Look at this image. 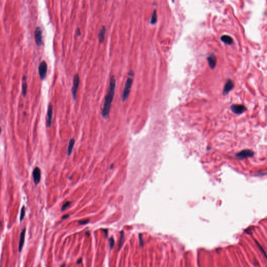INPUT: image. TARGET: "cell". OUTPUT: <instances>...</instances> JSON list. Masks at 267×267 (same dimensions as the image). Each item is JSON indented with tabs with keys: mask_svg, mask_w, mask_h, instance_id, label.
Returning a JSON list of instances; mask_svg holds the SVG:
<instances>
[{
	"mask_svg": "<svg viewBox=\"0 0 267 267\" xmlns=\"http://www.w3.org/2000/svg\"><path fill=\"white\" fill-rule=\"evenodd\" d=\"M116 88V80L115 77L111 76L110 80L109 89L107 94L105 98L101 114L103 118L107 120L108 118L111 109V104L113 100Z\"/></svg>",
	"mask_w": 267,
	"mask_h": 267,
	"instance_id": "6da1fadb",
	"label": "cell"
},
{
	"mask_svg": "<svg viewBox=\"0 0 267 267\" xmlns=\"http://www.w3.org/2000/svg\"><path fill=\"white\" fill-rule=\"evenodd\" d=\"M128 75H129V77L126 80V82L125 83V87L124 88V90L122 93V99L123 102L125 101L127 99L129 94V93H130V89H131V87L132 84V81H133L132 77L134 76V72H132V71H130L129 72Z\"/></svg>",
	"mask_w": 267,
	"mask_h": 267,
	"instance_id": "7a4b0ae2",
	"label": "cell"
},
{
	"mask_svg": "<svg viewBox=\"0 0 267 267\" xmlns=\"http://www.w3.org/2000/svg\"><path fill=\"white\" fill-rule=\"evenodd\" d=\"M80 83V78L78 74H76L74 77L73 84L71 89V92L72 94V97L74 101H76L77 99V93L79 88Z\"/></svg>",
	"mask_w": 267,
	"mask_h": 267,
	"instance_id": "3957f363",
	"label": "cell"
},
{
	"mask_svg": "<svg viewBox=\"0 0 267 267\" xmlns=\"http://www.w3.org/2000/svg\"><path fill=\"white\" fill-rule=\"evenodd\" d=\"M48 72V65L46 61H42L38 66V73L40 79L44 80L46 77Z\"/></svg>",
	"mask_w": 267,
	"mask_h": 267,
	"instance_id": "277c9868",
	"label": "cell"
},
{
	"mask_svg": "<svg viewBox=\"0 0 267 267\" xmlns=\"http://www.w3.org/2000/svg\"><path fill=\"white\" fill-rule=\"evenodd\" d=\"M35 39L36 44L39 47L43 46V43L42 40V31L40 27H38L35 32Z\"/></svg>",
	"mask_w": 267,
	"mask_h": 267,
	"instance_id": "5b68a950",
	"label": "cell"
},
{
	"mask_svg": "<svg viewBox=\"0 0 267 267\" xmlns=\"http://www.w3.org/2000/svg\"><path fill=\"white\" fill-rule=\"evenodd\" d=\"M254 155V152L251 150L245 149L241 151L239 153L236 154L235 156L236 158L241 159H244L248 158L253 157Z\"/></svg>",
	"mask_w": 267,
	"mask_h": 267,
	"instance_id": "8992f818",
	"label": "cell"
},
{
	"mask_svg": "<svg viewBox=\"0 0 267 267\" xmlns=\"http://www.w3.org/2000/svg\"><path fill=\"white\" fill-rule=\"evenodd\" d=\"M231 110L232 112L237 115H240L246 112L247 109L244 105H233L231 106Z\"/></svg>",
	"mask_w": 267,
	"mask_h": 267,
	"instance_id": "52a82bcc",
	"label": "cell"
},
{
	"mask_svg": "<svg viewBox=\"0 0 267 267\" xmlns=\"http://www.w3.org/2000/svg\"><path fill=\"white\" fill-rule=\"evenodd\" d=\"M53 106L51 103H50L48 106V112H47V116L46 118V125L48 128H49L51 127V124H52V117H53Z\"/></svg>",
	"mask_w": 267,
	"mask_h": 267,
	"instance_id": "ba28073f",
	"label": "cell"
},
{
	"mask_svg": "<svg viewBox=\"0 0 267 267\" xmlns=\"http://www.w3.org/2000/svg\"><path fill=\"white\" fill-rule=\"evenodd\" d=\"M32 175L34 183L36 185L38 184L41 180V171L38 167H36L34 169Z\"/></svg>",
	"mask_w": 267,
	"mask_h": 267,
	"instance_id": "9c48e42d",
	"label": "cell"
},
{
	"mask_svg": "<svg viewBox=\"0 0 267 267\" xmlns=\"http://www.w3.org/2000/svg\"><path fill=\"white\" fill-rule=\"evenodd\" d=\"M234 84L233 81L231 79H228L226 83L223 90V94L224 95H227L234 88Z\"/></svg>",
	"mask_w": 267,
	"mask_h": 267,
	"instance_id": "30bf717a",
	"label": "cell"
},
{
	"mask_svg": "<svg viewBox=\"0 0 267 267\" xmlns=\"http://www.w3.org/2000/svg\"><path fill=\"white\" fill-rule=\"evenodd\" d=\"M207 61H208V63L209 67L211 69L213 70L215 68H216V65H217V60L216 56H215L213 54H211L210 55H209L208 57Z\"/></svg>",
	"mask_w": 267,
	"mask_h": 267,
	"instance_id": "8fae6325",
	"label": "cell"
},
{
	"mask_svg": "<svg viewBox=\"0 0 267 267\" xmlns=\"http://www.w3.org/2000/svg\"><path fill=\"white\" fill-rule=\"evenodd\" d=\"M25 233H26V228H24V229L20 233V239H19V252L20 253L22 249H23L24 242H25Z\"/></svg>",
	"mask_w": 267,
	"mask_h": 267,
	"instance_id": "7c38bea8",
	"label": "cell"
},
{
	"mask_svg": "<svg viewBox=\"0 0 267 267\" xmlns=\"http://www.w3.org/2000/svg\"><path fill=\"white\" fill-rule=\"evenodd\" d=\"M21 89H22V94L23 96L25 98L26 94H27V83L26 82V77L24 76L23 78V81H22V85H21Z\"/></svg>",
	"mask_w": 267,
	"mask_h": 267,
	"instance_id": "4fadbf2b",
	"label": "cell"
},
{
	"mask_svg": "<svg viewBox=\"0 0 267 267\" xmlns=\"http://www.w3.org/2000/svg\"><path fill=\"white\" fill-rule=\"evenodd\" d=\"M221 40L222 42H223L224 43L227 44V45H231V44L233 43V39L230 36L227 35L222 36L221 38Z\"/></svg>",
	"mask_w": 267,
	"mask_h": 267,
	"instance_id": "5bb4252c",
	"label": "cell"
},
{
	"mask_svg": "<svg viewBox=\"0 0 267 267\" xmlns=\"http://www.w3.org/2000/svg\"><path fill=\"white\" fill-rule=\"evenodd\" d=\"M106 32V27L105 26H103L102 28L101 29V30L99 34V36H98L99 40L100 43H103L104 40H105Z\"/></svg>",
	"mask_w": 267,
	"mask_h": 267,
	"instance_id": "9a60e30c",
	"label": "cell"
},
{
	"mask_svg": "<svg viewBox=\"0 0 267 267\" xmlns=\"http://www.w3.org/2000/svg\"><path fill=\"white\" fill-rule=\"evenodd\" d=\"M75 140L74 138H72L70 139L69 145H68V152H67L68 156H70V155L72 154L74 146V145H75Z\"/></svg>",
	"mask_w": 267,
	"mask_h": 267,
	"instance_id": "2e32d148",
	"label": "cell"
},
{
	"mask_svg": "<svg viewBox=\"0 0 267 267\" xmlns=\"http://www.w3.org/2000/svg\"><path fill=\"white\" fill-rule=\"evenodd\" d=\"M157 14L156 11L154 10L152 13L151 17L150 23L151 24L154 25L157 23Z\"/></svg>",
	"mask_w": 267,
	"mask_h": 267,
	"instance_id": "e0dca14e",
	"label": "cell"
},
{
	"mask_svg": "<svg viewBox=\"0 0 267 267\" xmlns=\"http://www.w3.org/2000/svg\"><path fill=\"white\" fill-rule=\"evenodd\" d=\"M25 213H26V209L24 206L22 207L21 210V213H20V221L21 222L24 219V217L25 216Z\"/></svg>",
	"mask_w": 267,
	"mask_h": 267,
	"instance_id": "ac0fdd59",
	"label": "cell"
},
{
	"mask_svg": "<svg viewBox=\"0 0 267 267\" xmlns=\"http://www.w3.org/2000/svg\"><path fill=\"white\" fill-rule=\"evenodd\" d=\"M71 204V203L70 202H67L66 203H65L62 206V208H61V211H64V210L67 208L69 207L70 206Z\"/></svg>",
	"mask_w": 267,
	"mask_h": 267,
	"instance_id": "d6986e66",
	"label": "cell"
},
{
	"mask_svg": "<svg viewBox=\"0 0 267 267\" xmlns=\"http://www.w3.org/2000/svg\"><path fill=\"white\" fill-rule=\"evenodd\" d=\"M109 242H110V248L112 249V248H113V246L114 245V239H113V237H111V238L109 240Z\"/></svg>",
	"mask_w": 267,
	"mask_h": 267,
	"instance_id": "ffe728a7",
	"label": "cell"
},
{
	"mask_svg": "<svg viewBox=\"0 0 267 267\" xmlns=\"http://www.w3.org/2000/svg\"><path fill=\"white\" fill-rule=\"evenodd\" d=\"M89 222V219L86 220H81V221H79L78 223H79V224H80V225H85V224H86L87 223H88Z\"/></svg>",
	"mask_w": 267,
	"mask_h": 267,
	"instance_id": "44dd1931",
	"label": "cell"
},
{
	"mask_svg": "<svg viewBox=\"0 0 267 267\" xmlns=\"http://www.w3.org/2000/svg\"><path fill=\"white\" fill-rule=\"evenodd\" d=\"M123 240H124V233H123V232H121V239H120V248H119V249L121 248V247H122V245L123 244Z\"/></svg>",
	"mask_w": 267,
	"mask_h": 267,
	"instance_id": "7402d4cb",
	"label": "cell"
},
{
	"mask_svg": "<svg viewBox=\"0 0 267 267\" xmlns=\"http://www.w3.org/2000/svg\"><path fill=\"white\" fill-rule=\"evenodd\" d=\"M257 245H258V247H259V248H260V250H261V251H262V253H263V255H264V256L265 257V258H267V256H266V254L265 253V252H264V250H263V249H262V247H261V246L260 245H259V244H258V243H257Z\"/></svg>",
	"mask_w": 267,
	"mask_h": 267,
	"instance_id": "603a6c76",
	"label": "cell"
},
{
	"mask_svg": "<svg viewBox=\"0 0 267 267\" xmlns=\"http://www.w3.org/2000/svg\"><path fill=\"white\" fill-rule=\"evenodd\" d=\"M69 217V214H66V215H64V216H63L62 218V219H66L67 218H68Z\"/></svg>",
	"mask_w": 267,
	"mask_h": 267,
	"instance_id": "cb8c5ba5",
	"label": "cell"
},
{
	"mask_svg": "<svg viewBox=\"0 0 267 267\" xmlns=\"http://www.w3.org/2000/svg\"><path fill=\"white\" fill-rule=\"evenodd\" d=\"M81 261H82V259H81V258L79 259L78 260H77V261L76 262V263L77 264H79V263H80L81 262Z\"/></svg>",
	"mask_w": 267,
	"mask_h": 267,
	"instance_id": "d4e9b609",
	"label": "cell"
},
{
	"mask_svg": "<svg viewBox=\"0 0 267 267\" xmlns=\"http://www.w3.org/2000/svg\"><path fill=\"white\" fill-rule=\"evenodd\" d=\"M65 264H63V265H62L61 266H65Z\"/></svg>",
	"mask_w": 267,
	"mask_h": 267,
	"instance_id": "484cf974",
	"label": "cell"
}]
</instances>
